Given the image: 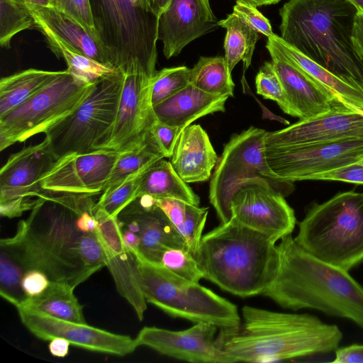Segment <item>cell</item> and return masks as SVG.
<instances>
[{
  "label": "cell",
  "mask_w": 363,
  "mask_h": 363,
  "mask_svg": "<svg viewBox=\"0 0 363 363\" xmlns=\"http://www.w3.org/2000/svg\"><path fill=\"white\" fill-rule=\"evenodd\" d=\"M93 196L43 192L29 216L18 222L16 233L1 239L0 248L25 271L39 270L50 281L75 289L106 267L96 232L84 233L78 227Z\"/></svg>",
  "instance_id": "1"
},
{
  "label": "cell",
  "mask_w": 363,
  "mask_h": 363,
  "mask_svg": "<svg viewBox=\"0 0 363 363\" xmlns=\"http://www.w3.org/2000/svg\"><path fill=\"white\" fill-rule=\"evenodd\" d=\"M239 328L219 330L218 348L233 363L279 362L328 354L339 347V327L308 313L272 311L254 306L242 308Z\"/></svg>",
  "instance_id": "2"
},
{
  "label": "cell",
  "mask_w": 363,
  "mask_h": 363,
  "mask_svg": "<svg viewBox=\"0 0 363 363\" xmlns=\"http://www.w3.org/2000/svg\"><path fill=\"white\" fill-rule=\"evenodd\" d=\"M277 248L278 271L263 296L286 309L316 310L363 328V286L348 271L307 252L291 234Z\"/></svg>",
  "instance_id": "3"
},
{
  "label": "cell",
  "mask_w": 363,
  "mask_h": 363,
  "mask_svg": "<svg viewBox=\"0 0 363 363\" xmlns=\"http://www.w3.org/2000/svg\"><path fill=\"white\" fill-rule=\"evenodd\" d=\"M357 11L349 0H289L279 10L280 37L318 65L363 89V59L352 41Z\"/></svg>",
  "instance_id": "4"
},
{
  "label": "cell",
  "mask_w": 363,
  "mask_h": 363,
  "mask_svg": "<svg viewBox=\"0 0 363 363\" xmlns=\"http://www.w3.org/2000/svg\"><path fill=\"white\" fill-rule=\"evenodd\" d=\"M277 241L232 218L203 235L194 257L206 279L240 297L262 294L279 268Z\"/></svg>",
  "instance_id": "5"
},
{
  "label": "cell",
  "mask_w": 363,
  "mask_h": 363,
  "mask_svg": "<svg viewBox=\"0 0 363 363\" xmlns=\"http://www.w3.org/2000/svg\"><path fill=\"white\" fill-rule=\"evenodd\" d=\"M98 39L123 73L157 72L158 16L146 0H89Z\"/></svg>",
  "instance_id": "6"
},
{
  "label": "cell",
  "mask_w": 363,
  "mask_h": 363,
  "mask_svg": "<svg viewBox=\"0 0 363 363\" xmlns=\"http://www.w3.org/2000/svg\"><path fill=\"white\" fill-rule=\"evenodd\" d=\"M294 240L316 257L347 271L363 262V191L338 192L313 203Z\"/></svg>",
  "instance_id": "7"
},
{
  "label": "cell",
  "mask_w": 363,
  "mask_h": 363,
  "mask_svg": "<svg viewBox=\"0 0 363 363\" xmlns=\"http://www.w3.org/2000/svg\"><path fill=\"white\" fill-rule=\"evenodd\" d=\"M131 252L135 255L136 279L147 303L172 317L194 323H208L219 330L240 326L241 317L233 303L149 261L138 251Z\"/></svg>",
  "instance_id": "8"
},
{
  "label": "cell",
  "mask_w": 363,
  "mask_h": 363,
  "mask_svg": "<svg viewBox=\"0 0 363 363\" xmlns=\"http://www.w3.org/2000/svg\"><path fill=\"white\" fill-rule=\"evenodd\" d=\"M123 79L119 71L96 82L77 108L45 133L57 160L101 150L115 122Z\"/></svg>",
  "instance_id": "9"
},
{
  "label": "cell",
  "mask_w": 363,
  "mask_h": 363,
  "mask_svg": "<svg viewBox=\"0 0 363 363\" xmlns=\"http://www.w3.org/2000/svg\"><path fill=\"white\" fill-rule=\"evenodd\" d=\"M95 84L83 83L62 70L32 97L0 117V150L45 133L77 108Z\"/></svg>",
  "instance_id": "10"
},
{
  "label": "cell",
  "mask_w": 363,
  "mask_h": 363,
  "mask_svg": "<svg viewBox=\"0 0 363 363\" xmlns=\"http://www.w3.org/2000/svg\"><path fill=\"white\" fill-rule=\"evenodd\" d=\"M267 131L250 126L233 134L218 157L209 185V201L220 223L232 218L231 199L245 181L261 178L277 182L271 177L266 163L264 140Z\"/></svg>",
  "instance_id": "11"
},
{
  "label": "cell",
  "mask_w": 363,
  "mask_h": 363,
  "mask_svg": "<svg viewBox=\"0 0 363 363\" xmlns=\"http://www.w3.org/2000/svg\"><path fill=\"white\" fill-rule=\"evenodd\" d=\"M293 190L292 182L250 179L240 186L231 199L232 218L277 242L291 234L295 228L294 211L284 199Z\"/></svg>",
  "instance_id": "12"
},
{
  "label": "cell",
  "mask_w": 363,
  "mask_h": 363,
  "mask_svg": "<svg viewBox=\"0 0 363 363\" xmlns=\"http://www.w3.org/2000/svg\"><path fill=\"white\" fill-rule=\"evenodd\" d=\"M271 177L277 182L309 180L363 157V138L294 147H265Z\"/></svg>",
  "instance_id": "13"
},
{
  "label": "cell",
  "mask_w": 363,
  "mask_h": 363,
  "mask_svg": "<svg viewBox=\"0 0 363 363\" xmlns=\"http://www.w3.org/2000/svg\"><path fill=\"white\" fill-rule=\"evenodd\" d=\"M57 160L45 138L12 154L0 171V213L9 218L30 211L43 194L41 180Z\"/></svg>",
  "instance_id": "14"
},
{
  "label": "cell",
  "mask_w": 363,
  "mask_h": 363,
  "mask_svg": "<svg viewBox=\"0 0 363 363\" xmlns=\"http://www.w3.org/2000/svg\"><path fill=\"white\" fill-rule=\"evenodd\" d=\"M124 79L115 122L101 149L128 152L145 145L157 121L152 104L153 76L134 71Z\"/></svg>",
  "instance_id": "15"
},
{
  "label": "cell",
  "mask_w": 363,
  "mask_h": 363,
  "mask_svg": "<svg viewBox=\"0 0 363 363\" xmlns=\"http://www.w3.org/2000/svg\"><path fill=\"white\" fill-rule=\"evenodd\" d=\"M122 152L101 149L60 157L43 177L41 189L43 192L54 194H101Z\"/></svg>",
  "instance_id": "16"
},
{
  "label": "cell",
  "mask_w": 363,
  "mask_h": 363,
  "mask_svg": "<svg viewBox=\"0 0 363 363\" xmlns=\"http://www.w3.org/2000/svg\"><path fill=\"white\" fill-rule=\"evenodd\" d=\"M17 311L22 323L43 340L62 337L76 347L117 356L129 354L137 348L135 339L128 335L113 333L87 323L62 320L23 308H17Z\"/></svg>",
  "instance_id": "17"
},
{
  "label": "cell",
  "mask_w": 363,
  "mask_h": 363,
  "mask_svg": "<svg viewBox=\"0 0 363 363\" xmlns=\"http://www.w3.org/2000/svg\"><path fill=\"white\" fill-rule=\"evenodd\" d=\"M218 328L196 323L183 330L143 327L135 338L137 347L145 346L157 352L192 363H233L216 343Z\"/></svg>",
  "instance_id": "18"
},
{
  "label": "cell",
  "mask_w": 363,
  "mask_h": 363,
  "mask_svg": "<svg viewBox=\"0 0 363 363\" xmlns=\"http://www.w3.org/2000/svg\"><path fill=\"white\" fill-rule=\"evenodd\" d=\"M357 138H363V111L340 104L325 113L267 132L264 145L294 147Z\"/></svg>",
  "instance_id": "19"
},
{
  "label": "cell",
  "mask_w": 363,
  "mask_h": 363,
  "mask_svg": "<svg viewBox=\"0 0 363 363\" xmlns=\"http://www.w3.org/2000/svg\"><path fill=\"white\" fill-rule=\"evenodd\" d=\"M95 217L97 220L96 234L104 253L106 267L120 295L142 320L147 309V301L136 279L135 255L124 243L118 217H110L98 208L96 203Z\"/></svg>",
  "instance_id": "20"
},
{
  "label": "cell",
  "mask_w": 363,
  "mask_h": 363,
  "mask_svg": "<svg viewBox=\"0 0 363 363\" xmlns=\"http://www.w3.org/2000/svg\"><path fill=\"white\" fill-rule=\"evenodd\" d=\"M218 21L209 0H170L158 18V40L167 59L178 55L194 40L213 30Z\"/></svg>",
  "instance_id": "21"
},
{
  "label": "cell",
  "mask_w": 363,
  "mask_h": 363,
  "mask_svg": "<svg viewBox=\"0 0 363 363\" xmlns=\"http://www.w3.org/2000/svg\"><path fill=\"white\" fill-rule=\"evenodd\" d=\"M118 217L136 224L140 239L138 252L150 261L167 247L189 249L168 217L155 203V199L149 196L137 198Z\"/></svg>",
  "instance_id": "22"
},
{
  "label": "cell",
  "mask_w": 363,
  "mask_h": 363,
  "mask_svg": "<svg viewBox=\"0 0 363 363\" xmlns=\"http://www.w3.org/2000/svg\"><path fill=\"white\" fill-rule=\"evenodd\" d=\"M269 55L284 89L290 116L308 119L342 104L301 69L274 54Z\"/></svg>",
  "instance_id": "23"
},
{
  "label": "cell",
  "mask_w": 363,
  "mask_h": 363,
  "mask_svg": "<svg viewBox=\"0 0 363 363\" xmlns=\"http://www.w3.org/2000/svg\"><path fill=\"white\" fill-rule=\"evenodd\" d=\"M218 160L207 133L200 125L194 124L182 130L169 162L188 184L208 180Z\"/></svg>",
  "instance_id": "24"
},
{
  "label": "cell",
  "mask_w": 363,
  "mask_h": 363,
  "mask_svg": "<svg viewBox=\"0 0 363 363\" xmlns=\"http://www.w3.org/2000/svg\"><path fill=\"white\" fill-rule=\"evenodd\" d=\"M266 48L292 64L328 91L340 103L363 111V89L357 88L331 73L274 34L267 38Z\"/></svg>",
  "instance_id": "25"
},
{
  "label": "cell",
  "mask_w": 363,
  "mask_h": 363,
  "mask_svg": "<svg viewBox=\"0 0 363 363\" xmlns=\"http://www.w3.org/2000/svg\"><path fill=\"white\" fill-rule=\"evenodd\" d=\"M228 98L206 93L189 84L153 109L157 121L183 129L208 114L224 112Z\"/></svg>",
  "instance_id": "26"
},
{
  "label": "cell",
  "mask_w": 363,
  "mask_h": 363,
  "mask_svg": "<svg viewBox=\"0 0 363 363\" xmlns=\"http://www.w3.org/2000/svg\"><path fill=\"white\" fill-rule=\"evenodd\" d=\"M24 4L32 16L43 21L55 34L79 52L101 63L112 66L100 42L90 35L73 17L51 6Z\"/></svg>",
  "instance_id": "27"
},
{
  "label": "cell",
  "mask_w": 363,
  "mask_h": 363,
  "mask_svg": "<svg viewBox=\"0 0 363 363\" xmlns=\"http://www.w3.org/2000/svg\"><path fill=\"white\" fill-rule=\"evenodd\" d=\"M35 28L44 36L50 50L67 64V70L74 77L85 84H94L106 77L118 73L117 68L96 61L64 40L43 21L33 17Z\"/></svg>",
  "instance_id": "28"
},
{
  "label": "cell",
  "mask_w": 363,
  "mask_h": 363,
  "mask_svg": "<svg viewBox=\"0 0 363 363\" xmlns=\"http://www.w3.org/2000/svg\"><path fill=\"white\" fill-rule=\"evenodd\" d=\"M142 196L155 199H177L196 206L200 203L199 196L164 158L153 162L141 174L137 198Z\"/></svg>",
  "instance_id": "29"
},
{
  "label": "cell",
  "mask_w": 363,
  "mask_h": 363,
  "mask_svg": "<svg viewBox=\"0 0 363 363\" xmlns=\"http://www.w3.org/2000/svg\"><path fill=\"white\" fill-rule=\"evenodd\" d=\"M74 289L67 284L50 281L43 293L28 297L16 308H23L62 320L86 323L82 306L74 295Z\"/></svg>",
  "instance_id": "30"
},
{
  "label": "cell",
  "mask_w": 363,
  "mask_h": 363,
  "mask_svg": "<svg viewBox=\"0 0 363 363\" xmlns=\"http://www.w3.org/2000/svg\"><path fill=\"white\" fill-rule=\"evenodd\" d=\"M62 72L30 68L2 77L0 80V117L32 97Z\"/></svg>",
  "instance_id": "31"
},
{
  "label": "cell",
  "mask_w": 363,
  "mask_h": 363,
  "mask_svg": "<svg viewBox=\"0 0 363 363\" xmlns=\"http://www.w3.org/2000/svg\"><path fill=\"white\" fill-rule=\"evenodd\" d=\"M184 239L191 252H196L206 223L208 208L184 201L165 198L155 199Z\"/></svg>",
  "instance_id": "32"
},
{
  "label": "cell",
  "mask_w": 363,
  "mask_h": 363,
  "mask_svg": "<svg viewBox=\"0 0 363 363\" xmlns=\"http://www.w3.org/2000/svg\"><path fill=\"white\" fill-rule=\"evenodd\" d=\"M218 26L226 29L224 57L230 71L232 72L240 61H242L244 70H246L251 65L259 33L233 12L218 21Z\"/></svg>",
  "instance_id": "33"
},
{
  "label": "cell",
  "mask_w": 363,
  "mask_h": 363,
  "mask_svg": "<svg viewBox=\"0 0 363 363\" xmlns=\"http://www.w3.org/2000/svg\"><path fill=\"white\" fill-rule=\"evenodd\" d=\"M190 84L208 94L234 95L235 84L225 57H200L190 69Z\"/></svg>",
  "instance_id": "34"
},
{
  "label": "cell",
  "mask_w": 363,
  "mask_h": 363,
  "mask_svg": "<svg viewBox=\"0 0 363 363\" xmlns=\"http://www.w3.org/2000/svg\"><path fill=\"white\" fill-rule=\"evenodd\" d=\"M162 158H164L163 155L150 136L149 141L143 147L121 154L104 190L113 188L129 177L143 172L150 164Z\"/></svg>",
  "instance_id": "35"
},
{
  "label": "cell",
  "mask_w": 363,
  "mask_h": 363,
  "mask_svg": "<svg viewBox=\"0 0 363 363\" xmlns=\"http://www.w3.org/2000/svg\"><path fill=\"white\" fill-rule=\"evenodd\" d=\"M34 19L24 3L0 0V45L9 49L13 38L21 31L34 28Z\"/></svg>",
  "instance_id": "36"
},
{
  "label": "cell",
  "mask_w": 363,
  "mask_h": 363,
  "mask_svg": "<svg viewBox=\"0 0 363 363\" xmlns=\"http://www.w3.org/2000/svg\"><path fill=\"white\" fill-rule=\"evenodd\" d=\"M150 262L194 282L199 283L204 278L194 256L187 248L164 247Z\"/></svg>",
  "instance_id": "37"
},
{
  "label": "cell",
  "mask_w": 363,
  "mask_h": 363,
  "mask_svg": "<svg viewBox=\"0 0 363 363\" xmlns=\"http://www.w3.org/2000/svg\"><path fill=\"white\" fill-rule=\"evenodd\" d=\"M26 271L4 249L0 252V295L16 308L28 296L22 285V278Z\"/></svg>",
  "instance_id": "38"
},
{
  "label": "cell",
  "mask_w": 363,
  "mask_h": 363,
  "mask_svg": "<svg viewBox=\"0 0 363 363\" xmlns=\"http://www.w3.org/2000/svg\"><path fill=\"white\" fill-rule=\"evenodd\" d=\"M190 84V69L186 66L163 68L153 76V107L174 95Z\"/></svg>",
  "instance_id": "39"
},
{
  "label": "cell",
  "mask_w": 363,
  "mask_h": 363,
  "mask_svg": "<svg viewBox=\"0 0 363 363\" xmlns=\"http://www.w3.org/2000/svg\"><path fill=\"white\" fill-rule=\"evenodd\" d=\"M142 173L129 177L113 188L104 190L96 202V206L110 217H118L128 205L137 199Z\"/></svg>",
  "instance_id": "40"
},
{
  "label": "cell",
  "mask_w": 363,
  "mask_h": 363,
  "mask_svg": "<svg viewBox=\"0 0 363 363\" xmlns=\"http://www.w3.org/2000/svg\"><path fill=\"white\" fill-rule=\"evenodd\" d=\"M257 94L275 101L280 108L290 115V108L281 82L272 62H265L255 77Z\"/></svg>",
  "instance_id": "41"
},
{
  "label": "cell",
  "mask_w": 363,
  "mask_h": 363,
  "mask_svg": "<svg viewBox=\"0 0 363 363\" xmlns=\"http://www.w3.org/2000/svg\"><path fill=\"white\" fill-rule=\"evenodd\" d=\"M50 5L73 17L86 28L90 35L99 40L89 0H50Z\"/></svg>",
  "instance_id": "42"
},
{
  "label": "cell",
  "mask_w": 363,
  "mask_h": 363,
  "mask_svg": "<svg viewBox=\"0 0 363 363\" xmlns=\"http://www.w3.org/2000/svg\"><path fill=\"white\" fill-rule=\"evenodd\" d=\"M182 130L157 120L150 128V136L164 157L170 158Z\"/></svg>",
  "instance_id": "43"
},
{
  "label": "cell",
  "mask_w": 363,
  "mask_h": 363,
  "mask_svg": "<svg viewBox=\"0 0 363 363\" xmlns=\"http://www.w3.org/2000/svg\"><path fill=\"white\" fill-rule=\"evenodd\" d=\"M309 180L338 181L363 185V157L341 168L315 174Z\"/></svg>",
  "instance_id": "44"
},
{
  "label": "cell",
  "mask_w": 363,
  "mask_h": 363,
  "mask_svg": "<svg viewBox=\"0 0 363 363\" xmlns=\"http://www.w3.org/2000/svg\"><path fill=\"white\" fill-rule=\"evenodd\" d=\"M233 13L241 17L252 29L267 38L273 35L269 21L256 7L236 2Z\"/></svg>",
  "instance_id": "45"
},
{
  "label": "cell",
  "mask_w": 363,
  "mask_h": 363,
  "mask_svg": "<svg viewBox=\"0 0 363 363\" xmlns=\"http://www.w3.org/2000/svg\"><path fill=\"white\" fill-rule=\"evenodd\" d=\"M50 281L43 272L30 269L26 271L22 278V288L28 297L35 296L43 293Z\"/></svg>",
  "instance_id": "46"
},
{
  "label": "cell",
  "mask_w": 363,
  "mask_h": 363,
  "mask_svg": "<svg viewBox=\"0 0 363 363\" xmlns=\"http://www.w3.org/2000/svg\"><path fill=\"white\" fill-rule=\"evenodd\" d=\"M335 363H363V345L352 344L335 350Z\"/></svg>",
  "instance_id": "47"
},
{
  "label": "cell",
  "mask_w": 363,
  "mask_h": 363,
  "mask_svg": "<svg viewBox=\"0 0 363 363\" xmlns=\"http://www.w3.org/2000/svg\"><path fill=\"white\" fill-rule=\"evenodd\" d=\"M352 41L355 50L363 59V10L358 9L355 16Z\"/></svg>",
  "instance_id": "48"
},
{
  "label": "cell",
  "mask_w": 363,
  "mask_h": 363,
  "mask_svg": "<svg viewBox=\"0 0 363 363\" xmlns=\"http://www.w3.org/2000/svg\"><path fill=\"white\" fill-rule=\"evenodd\" d=\"M69 345L67 340L62 337H55L50 340L48 349L52 356L65 357L68 354Z\"/></svg>",
  "instance_id": "49"
},
{
  "label": "cell",
  "mask_w": 363,
  "mask_h": 363,
  "mask_svg": "<svg viewBox=\"0 0 363 363\" xmlns=\"http://www.w3.org/2000/svg\"><path fill=\"white\" fill-rule=\"evenodd\" d=\"M121 230L123 239L128 249L130 251H138L140 245V239L138 234L123 227H121Z\"/></svg>",
  "instance_id": "50"
},
{
  "label": "cell",
  "mask_w": 363,
  "mask_h": 363,
  "mask_svg": "<svg viewBox=\"0 0 363 363\" xmlns=\"http://www.w3.org/2000/svg\"><path fill=\"white\" fill-rule=\"evenodd\" d=\"M170 0H146L150 9L158 17L167 6Z\"/></svg>",
  "instance_id": "51"
},
{
  "label": "cell",
  "mask_w": 363,
  "mask_h": 363,
  "mask_svg": "<svg viewBox=\"0 0 363 363\" xmlns=\"http://www.w3.org/2000/svg\"><path fill=\"white\" fill-rule=\"evenodd\" d=\"M281 0H236V2L248 4L254 7L276 4Z\"/></svg>",
  "instance_id": "52"
},
{
  "label": "cell",
  "mask_w": 363,
  "mask_h": 363,
  "mask_svg": "<svg viewBox=\"0 0 363 363\" xmlns=\"http://www.w3.org/2000/svg\"><path fill=\"white\" fill-rule=\"evenodd\" d=\"M21 3H30L38 6H50V0H17Z\"/></svg>",
  "instance_id": "53"
},
{
  "label": "cell",
  "mask_w": 363,
  "mask_h": 363,
  "mask_svg": "<svg viewBox=\"0 0 363 363\" xmlns=\"http://www.w3.org/2000/svg\"><path fill=\"white\" fill-rule=\"evenodd\" d=\"M354 4L358 9L363 10V0H349Z\"/></svg>",
  "instance_id": "54"
}]
</instances>
